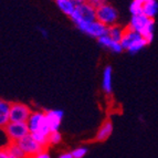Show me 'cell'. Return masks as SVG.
Segmentation results:
<instances>
[{
  "label": "cell",
  "mask_w": 158,
  "mask_h": 158,
  "mask_svg": "<svg viewBox=\"0 0 158 158\" xmlns=\"http://www.w3.org/2000/svg\"><path fill=\"white\" fill-rule=\"evenodd\" d=\"M127 28L142 34V37L146 40L148 44L152 43V41L154 40V30H155L154 19L148 18L144 13L138 16H132Z\"/></svg>",
  "instance_id": "1"
},
{
  "label": "cell",
  "mask_w": 158,
  "mask_h": 158,
  "mask_svg": "<svg viewBox=\"0 0 158 158\" xmlns=\"http://www.w3.org/2000/svg\"><path fill=\"white\" fill-rule=\"evenodd\" d=\"M121 43L124 50H126L131 54H136L148 44L146 40L142 37V34L129 28H125L124 35L122 38Z\"/></svg>",
  "instance_id": "2"
},
{
  "label": "cell",
  "mask_w": 158,
  "mask_h": 158,
  "mask_svg": "<svg viewBox=\"0 0 158 158\" xmlns=\"http://www.w3.org/2000/svg\"><path fill=\"white\" fill-rule=\"evenodd\" d=\"M27 124L29 127L30 134H42L45 136H49L51 134L50 127H49L47 121V116H45V112H32Z\"/></svg>",
  "instance_id": "3"
},
{
  "label": "cell",
  "mask_w": 158,
  "mask_h": 158,
  "mask_svg": "<svg viewBox=\"0 0 158 158\" xmlns=\"http://www.w3.org/2000/svg\"><path fill=\"white\" fill-rule=\"evenodd\" d=\"M70 18L77 28L82 24L96 21V9L85 2L81 6H77V8Z\"/></svg>",
  "instance_id": "4"
},
{
  "label": "cell",
  "mask_w": 158,
  "mask_h": 158,
  "mask_svg": "<svg viewBox=\"0 0 158 158\" xmlns=\"http://www.w3.org/2000/svg\"><path fill=\"white\" fill-rule=\"evenodd\" d=\"M3 133L6 134L9 143H18L23 137L30 134L29 127L27 123H18V122H10L7 126L3 127Z\"/></svg>",
  "instance_id": "5"
},
{
  "label": "cell",
  "mask_w": 158,
  "mask_h": 158,
  "mask_svg": "<svg viewBox=\"0 0 158 158\" xmlns=\"http://www.w3.org/2000/svg\"><path fill=\"white\" fill-rule=\"evenodd\" d=\"M96 20L101 23L105 24L106 27H111L117 24L118 20V12L114 6L106 2L98 9H96Z\"/></svg>",
  "instance_id": "6"
},
{
  "label": "cell",
  "mask_w": 158,
  "mask_h": 158,
  "mask_svg": "<svg viewBox=\"0 0 158 158\" xmlns=\"http://www.w3.org/2000/svg\"><path fill=\"white\" fill-rule=\"evenodd\" d=\"M18 145L21 147V149L24 152L28 158H31L33 156L38 155L39 153L44 150V147L41 146L37 140L34 139V137L31 134L27 135L26 137H23L22 139H20L18 142Z\"/></svg>",
  "instance_id": "7"
},
{
  "label": "cell",
  "mask_w": 158,
  "mask_h": 158,
  "mask_svg": "<svg viewBox=\"0 0 158 158\" xmlns=\"http://www.w3.org/2000/svg\"><path fill=\"white\" fill-rule=\"evenodd\" d=\"M32 112L29 106L22 103H11L10 108V122L27 123L30 118Z\"/></svg>",
  "instance_id": "8"
},
{
  "label": "cell",
  "mask_w": 158,
  "mask_h": 158,
  "mask_svg": "<svg viewBox=\"0 0 158 158\" xmlns=\"http://www.w3.org/2000/svg\"><path fill=\"white\" fill-rule=\"evenodd\" d=\"M77 29L83 33H85L86 35H89V37L98 39V38L107 34L108 27H106L105 24L101 23L100 21L96 20V21L90 22V23L82 24V26L77 27Z\"/></svg>",
  "instance_id": "9"
},
{
  "label": "cell",
  "mask_w": 158,
  "mask_h": 158,
  "mask_svg": "<svg viewBox=\"0 0 158 158\" xmlns=\"http://www.w3.org/2000/svg\"><path fill=\"white\" fill-rule=\"evenodd\" d=\"M63 111H61V110H48L45 112V116H47V121L51 133L59 132L62 119H63Z\"/></svg>",
  "instance_id": "10"
},
{
  "label": "cell",
  "mask_w": 158,
  "mask_h": 158,
  "mask_svg": "<svg viewBox=\"0 0 158 158\" xmlns=\"http://www.w3.org/2000/svg\"><path fill=\"white\" fill-rule=\"evenodd\" d=\"M102 89L106 94H111L113 91V69L111 65L105 66L103 71Z\"/></svg>",
  "instance_id": "11"
},
{
  "label": "cell",
  "mask_w": 158,
  "mask_h": 158,
  "mask_svg": "<svg viewBox=\"0 0 158 158\" xmlns=\"http://www.w3.org/2000/svg\"><path fill=\"white\" fill-rule=\"evenodd\" d=\"M10 108L11 103L5 100L0 101V126L2 128L10 123Z\"/></svg>",
  "instance_id": "12"
},
{
  "label": "cell",
  "mask_w": 158,
  "mask_h": 158,
  "mask_svg": "<svg viewBox=\"0 0 158 158\" xmlns=\"http://www.w3.org/2000/svg\"><path fill=\"white\" fill-rule=\"evenodd\" d=\"M112 132H113V123L111 121H105L98 128V133L95 135V139L98 142H104L111 136Z\"/></svg>",
  "instance_id": "13"
},
{
  "label": "cell",
  "mask_w": 158,
  "mask_h": 158,
  "mask_svg": "<svg viewBox=\"0 0 158 158\" xmlns=\"http://www.w3.org/2000/svg\"><path fill=\"white\" fill-rule=\"evenodd\" d=\"M56 3L58 6V8L60 9L64 15L71 17L72 13L74 12L77 6L74 5L72 0H56Z\"/></svg>",
  "instance_id": "14"
},
{
  "label": "cell",
  "mask_w": 158,
  "mask_h": 158,
  "mask_svg": "<svg viewBox=\"0 0 158 158\" xmlns=\"http://www.w3.org/2000/svg\"><path fill=\"white\" fill-rule=\"evenodd\" d=\"M124 32H125V28H122L118 24H114V26L108 27V30H107L108 35L114 41H117V42H121L122 38L124 35Z\"/></svg>",
  "instance_id": "15"
},
{
  "label": "cell",
  "mask_w": 158,
  "mask_h": 158,
  "mask_svg": "<svg viewBox=\"0 0 158 158\" xmlns=\"http://www.w3.org/2000/svg\"><path fill=\"white\" fill-rule=\"evenodd\" d=\"M143 13L146 17L150 19H154L158 13V2L156 0L149 1V2L144 5V9H143Z\"/></svg>",
  "instance_id": "16"
},
{
  "label": "cell",
  "mask_w": 158,
  "mask_h": 158,
  "mask_svg": "<svg viewBox=\"0 0 158 158\" xmlns=\"http://www.w3.org/2000/svg\"><path fill=\"white\" fill-rule=\"evenodd\" d=\"M8 153L10 156L15 158H28V156L24 154V152L21 149V147L18 145V143H8V145L6 146Z\"/></svg>",
  "instance_id": "17"
},
{
  "label": "cell",
  "mask_w": 158,
  "mask_h": 158,
  "mask_svg": "<svg viewBox=\"0 0 158 158\" xmlns=\"http://www.w3.org/2000/svg\"><path fill=\"white\" fill-rule=\"evenodd\" d=\"M143 9H144V5L140 3L139 1L137 0H133L131 5H129V12L132 16H138V15H142Z\"/></svg>",
  "instance_id": "18"
},
{
  "label": "cell",
  "mask_w": 158,
  "mask_h": 158,
  "mask_svg": "<svg viewBox=\"0 0 158 158\" xmlns=\"http://www.w3.org/2000/svg\"><path fill=\"white\" fill-rule=\"evenodd\" d=\"M62 142V135L60 132H52L49 135V145H58Z\"/></svg>",
  "instance_id": "19"
},
{
  "label": "cell",
  "mask_w": 158,
  "mask_h": 158,
  "mask_svg": "<svg viewBox=\"0 0 158 158\" xmlns=\"http://www.w3.org/2000/svg\"><path fill=\"white\" fill-rule=\"evenodd\" d=\"M98 43H100L101 47L107 48V49H110V48H111V45L113 44V42H114V40L112 39L108 34H105V35H103V37L98 38Z\"/></svg>",
  "instance_id": "20"
},
{
  "label": "cell",
  "mask_w": 158,
  "mask_h": 158,
  "mask_svg": "<svg viewBox=\"0 0 158 158\" xmlns=\"http://www.w3.org/2000/svg\"><path fill=\"white\" fill-rule=\"evenodd\" d=\"M87 152H89L87 147H83V146H81V147L74 148V149L72 150V154H73L74 158H83L87 154Z\"/></svg>",
  "instance_id": "21"
},
{
  "label": "cell",
  "mask_w": 158,
  "mask_h": 158,
  "mask_svg": "<svg viewBox=\"0 0 158 158\" xmlns=\"http://www.w3.org/2000/svg\"><path fill=\"white\" fill-rule=\"evenodd\" d=\"M110 50H111L113 53H121L122 51L124 50V48H123V45H122V43H121V42L114 41L113 44H112V45H111V48H110Z\"/></svg>",
  "instance_id": "22"
},
{
  "label": "cell",
  "mask_w": 158,
  "mask_h": 158,
  "mask_svg": "<svg viewBox=\"0 0 158 158\" xmlns=\"http://www.w3.org/2000/svg\"><path fill=\"white\" fill-rule=\"evenodd\" d=\"M86 2L92 6L93 8L98 9L100 7H102L103 5H105L106 0H86Z\"/></svg>",
  "instance_id": "23"
},
{
  "label": "cell",
  "mask_w": 158,
  "mask_h": 158,
  "mask_svg": "<svg viewBox=\"0 0 158 158\" xmlns=\"http://www.w3.org/2000/svg\"><path fill=\"white\" fill-rule=\"evenodd\" d=\"M31 158H51V156L49 155V153H48L47 150H43V152H41V153H39L38 155L33 156Z\"/></svg>",
  "instance_id": "24"
},
{
  "label": "cell",
  "mask_w": 158,
  "mask_h": 158,
  "mask_svg": "<svg viewBox=\"0 0 158 158\" xmlns=\"http://www.w3.org/2000/svg\"><path fill=\"white\" fill-rule=\"evenodd\" d=\"M0 158H11L10 154L8 153V150L6 147H3L2 149L0 150Z\"/></svg>",
  "instance_id": "25"
},
{
  "label": "cell",
  "mask_w": 158,
  "mask_h": 158,
  "mask_svg": "<svg viewBox=\"0 0 158 158\" xmlns=\"http://www.w3.org/2000/svg\"><path fill=\"white\" fill-rule=\"evenodd\" d=\"M58 158H74L72 152H65V153H62L59 155Z\"/></svg>",
  "instance_id": "26"
},
{
  "label": "cell",
  "mask_w": 158,
  "mask_h": 158,
  "mask_svg": "<svg viewBox=\"0 0 158 158\" xmlns=\"http://www.w3.org/2000/svg\"><path fill=\"white\" fill-rule=\"evenodd\" d=\"M72 1H73V3L75 6H81V5H83V3L86 2V0H72Z\"/></svg>",
  "instance_id": "27"
},
{
  "label": "cell",
  "mask_w": 158,
  "mask_h": 158,
  "mask_svg": "<svg viewBox=\"0 0 158 158\" xmlns=\"http://www.w3.org/2000/svg\"><path fill=\"white\" fill-rule=\"evenodd\" d=\"M39 31H40V33L42 34L43 38H47L48 37V31L45 29H43V28H39Z\"/></svg>",
  "instance_id": "28"
},
{
  "label": "cell",
  "mask_w": 158,
  "mask_h": 158,
  "mask_svg": "<svg viewBox=\"0 0 158 158\" xmlns=\"http://www.w3.org/2000/svg\"><path fill=\"white\" fill-rule=\"evenodd\" d=\"M137 1H139L140 3H143V5H145V3L149 2V1H153V0H137Z\"/></svg>",
  "instance_id": "29"
},
{
  "label": "cell",
  "mask_w": 158,
  "mask_h": 158,
  "mask_svg": "<svg viewBox=\"0 0 158 158\" xmlns=\"http://www.w3.org/2000/svg\"><path fill=\"white\" fill-rule=\"evenodd\" d=\"M11 158H15V157H12V156H11Z\"/></svg>",
  "instance_id": "30"
}]
</instances>
